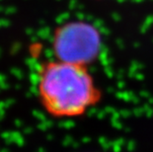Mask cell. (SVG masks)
Listing matches in <instances>:
<instances>
[{
  "label": "cell",
  "mask_w": 153,
  "mask_h": 152,
  "mask_svg": "<svg viewBox=\"0 0 153 152\" xmlns=\"http://www.w3.org/2000/svg\"><path fill=\"white\" fill-rule=\"evenodd\" d=\"M38 95L45 112L54 118H76L102 98L87 65L55 59L38 73Z\"/></svg>",
  "instance_id": "6da1fadb"
},
{
  "label": "cell",
  "mask_w": 153,
  "mask_h": 152,
  "mask_svg": "<svg viewBox=\"0 0 153 152\" xmlns=\"http://www.w3.org/2000/svg\"><path fill=\"white\" fill-rule=\"evenodd\" d=\"M53 48L56 59L88 65L100 53V37L89 26L72 24L56 32Z\"/></svg>",
  "instance_id": "7a4b0ae2"
}]
</instances>
